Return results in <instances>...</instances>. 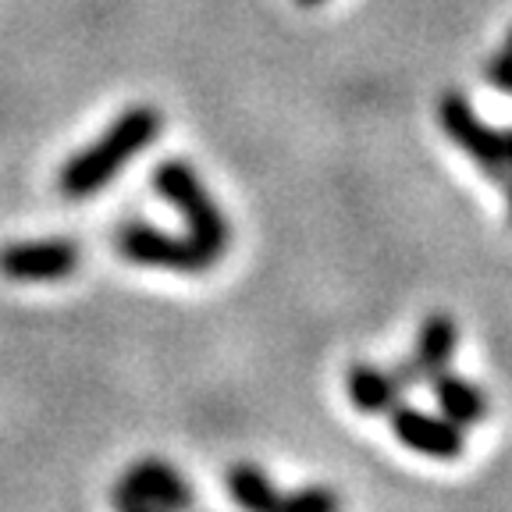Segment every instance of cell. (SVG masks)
Instances as JSON below:
<instances>
[{
  "label": "cell",
  "instance_id": "cell-5",
  "mask_svg": "<svg viewBox=\"0 0 512 512\" xmlns=\"http://www.w3.org/2000/svg\"><path fill=\"white\" fill-rule=\"evenodd\" d=\"M456 349H459V324L452 313L445 310H434L420 320V328H416V342L413 352H409L406 360L395 363V377L406 392L420 388V384H431L441 370L452 367L456 360Z\"/></svg>",
  "mask_w": 512,
  "mask_h": 512
},
{
  "label": "cell",
  "instance_id": "cell-4",
  "mask_svg": "<svg viewBox=\"0 0 512 512\" xmlns=\"http://www.w3.org/2000/svg\"><path fill=\"white\" fill-rule=\"evenodd\" d=\"M438 121L448 143L459 146L466 157L477 164V171L491 182L502 185L509 175V160H505V132L480 118L477 107L470 104V96L459 89H448L438 100Z\"/></svg>",
  "mask_w": 512,
  "mask_h": 512
},
{
  "label": "cell",
  "instance_id": "cell-6",
  "mask_svg": "<svg viewBox=\"0 0 512 512\" xmlns=\"http://www.w3.org/2000/svg\"><path fill=\"white\" fill-rule=\"evenodd\" d=\"M392 420V434L399 445H406L409 452L424 459H434V463H456L466 452V431L452 420H445L441 413H427L420 406H409V402H399V406L388 413Z\"/></svg>",
  "mask_w": 512,
  "mask_h": 512
},
{
  "label": "cell",
  "instance_id": "cell-14",
  "mask_svg": "<svg viewBox=\"0 0 512 512\" xmlns=\"http://www.w3.org/2000/svg\"><path fill=\"white\" fill-rule=\"evenodd\" d=\"M505 207H509V221H512V175H505Z\"/></svg>",
  "mask_w": 512,
  "mask_h": 512
},
{
  "label": "cell",
  "instance_id": "cell-12",
  "mask_svg": "<svg viewBox=\"0 0 512 512\" xmlns=\"http://www.w3.org/2000/svg\"><path fill=\"white\" fill-rule=\"evenodd\" d=\"M480 75L488 79L491 89H498L502 96H512V25L509 32H505V43L495 50V54L484 61V68H480Z\"/></svg>",
  "mask_w": 512,
  "mask_h": 512
},
{
  "label": "cell",
  "instance_id": "cell-2",
  "mask_svg": "<svg viewBox=\"0 0 512 512\" xmlns=\"http://www.w3.org/2000/svg\"><path fill=\"white\" fill-rule=\"evenodd\" d=\"M153 189L168 207L178 210V217L189 228V239L196 246H203L210 256L221 260L232 249V221L224 217V210L217 207V200L210 196V189L203 185V178L196 175L189 160L168 157L153 168Z\"/></svg>",
  "mask_w": 512,
  "mask_h": 512
},
{
  "label": "cell",
  "instance_id": "cell-9",
  "mask_svg": "<svg viewBox=\"0 0 512 512\" xmlns=\"http://www.w3.org/2000/svg\"><path fill=\"white\" fill-rule=\"evenodd\" d=\"M345 392L356 413L363 416H388L406 399V388L399 384L395 370L377 367V363H352L345 370Z\"/></svg>",
  "mask_w": 512,
  "mask_h": 512
},
{
  "label": "cell",
  "instance_id": "cell-15",
  "mask_svg": "<svg viewBox=\"0 0 512 512\" xmlns=\"http://www.w3.org/2000/svg\"><path fill=\"white\" fill-rule=\"evenodd\" d=\"M505 160H509V175H512V132H505Z\"/></svg>",
  "mask_w": 512,
  "mask_h": 512
},
{
  "label": "cell",
  "instance_id": "cell-10",
  "mask_svg": "<svg viewBox=\"0 0 512 512\" xmlns=\"http://www.w3.org/2000/svg\"><path fill=\"white\" fill-rule=\"evenodd\" d=\"M431 388H434V402H438L441 416L452 420V424H459L463 431L466 427L484 424L491 416L488 392L477 388L473 381H466V377H459L456 370H441L431 381Z\"/></svg>",
  "mask_w": 512,
  "mask_h": 512
},
{
  "label": "cell",
  "instance_id": "cell-16",
  "mask_svg": "<svg viewBox=\"0 0 512 512\" xmlns=\"http://www.w3.org/2000/svg\"><path fill=\"white\" fill-rule=\"evenodd\" d=\"M303 8H317V4H324V0H299Z\"/></svg>",
  "mask_w": 512,
  "mask_h": 512
},
{
  "label": "cell",
  "instance_id": "cell-7",
  "mask_svg": "<svg viewBox=\"0 0 512 512\" xmlns=\"http://www.w3.org/2000/svg\"><path fill=\"white\" fill-rule=\"evenodd\" d=\"M82 249L72 239H25L0 249V274L11 281H64L79 271Z\"/></svg>",
  "mask_w": 512,
  "mask_h": 512
},
{
  "label": "cell",
  "instance_id": "cell-1",
  "mask_svg": "<svg viewBox=\"0 0 512 512\" xmlns=\"http://www.w3.org/2000/svg\"><path fill=\"white\" fill-rule=\"evenodd\" d=\"M160 128H164V118L157 107L139 104L121 111L93 143L64 160L61 175H57L61 196L64 200H89L93 192L111 185L139 153L157 143Z\"/></svg>",
  "mask_w": 512,
  "mask_h": 512
},
{
  "label": "cell",
  "instance_id": "cell-11",
  "mask_svg": "<svg viewBox=\"0 0 512 512\" xmlns=\"http://www.w3.org/2000/svg\"><path fill=\"white\" fill-rule=\"evenodd\" d=\"M224 488L232 495V502L242 512H281V491L274 488V480L267 477L260 466L253 463H235L224 473Z\"/></svg>",
  "mask_w": 512,
  "mask_h": 512
},
{
  "label": "cell",
  "instance_id": "cell-13",
  "mask_svg": "<svg viewBox=\"0 0 512 512\" xmlns=\"http://www.w3.org/2000/svg\"><path fill=\"white\" fill-rule=\"evenodd\" d=\"M111 509L114 512H157L150 502H143L136 491L128 488V484H121V480L111 488Z\"/></svg>",
  "mask_w": 512,
  "mask_h": 512
},
{
  "label": "cell",
  "instance_id": "cell-3",
  "mask_svg": "<svg viewBox=\"0 0 512 512\" xmlns=\"http://www.w3.org/2000/svg\"><path fill=\"white\" fill-rule=\"evenodd\" d=\"M114 249L121 260L136 267H153V271H175V274H207L217 264V256H210L203 246L189 239V235L164 232L157 224L146 221H125L114 232Z\"/></svg>",
  "mask_w": 512,
  "mask_h": 512
},
{
  "label": "cell",
  "instance_id": "cell-8",
  "mask_svg": "<svg viewBox=\"0 0 512 512\" xmlns=\"http://www.w3.org/2000/svg\"><path fill=\"white\" fill-rule=\"evenodd\" d=\"M121 484L136 491L143 502H150L157 512H192L196 509V495L192 484L164 459H139L125 470Z\"/></svg>",
  "mask_w": 512,
  "mask_h": 512
}]
</instances>
